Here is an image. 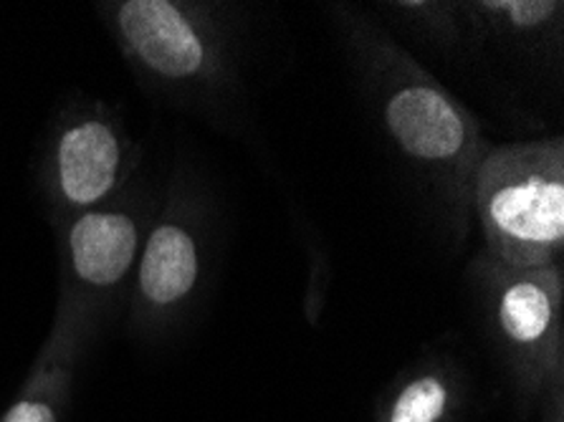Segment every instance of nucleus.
<instances>
[{
	"mask_svg": "<svg viewBox=\"0 0 564 422\" xmlns=\"http://www.w3.org/2000/svg\"><path fill=\"white\" fill-rule=\"evenodd\" d=\"M486 240L517 269L546 266L562 251V142L501 148L486 158L476 183Z\"/></svg>",
	"mask_w": 564,
	"mask_h": 422,
	"instance_id": "obj_1",
	"label": "nucleus"
},
{
	"mask_svg": "<svg viewBox=\"0 0 564 422\" xmlns=\"http://www.w3.org/2000/svg\"><path fill=\"white\" fill-rule=\"evenodd\" d=\"M124 39L158 74L183 79L198 72L205 48L193 25L165 0H130L119 11Z\"/></svg>",
	"mask_w": 564,
	"mask_h": 422,
	"instance_id": "obj_2",
	"label": "nucleus"
},
{
	"mask_svg": "<svg viewBox=\"0 0 564 422\" xmlns=\"http://www.w3.org/2000/svg\"><path fill=\"white\" fill-rule=\"evenodd\" d=\"M390 132L408 154L421 160H451L464 152L471 127L446 94L431 86H408L390 99Z\"/></svg>",
	"mask_w": 564,
	"mask_h": 422,
	"instance_id": "obj_3",
	"label": "nucleus"
},
{
	"mask_svg": "<svg viewBox=\"0 0 564 422\" xmlns=\"http://www.w3.org/2000/svg\"><path fill=\"white\" fill-rule=\"evenodd\" d=\"M119 165V144L105 125L87 122L68 129L58 148L62 187L68 201L89 205L109 193Z\"/></svg>",
	"mask_w": 564,
	"mask_h": 422,
	"instance_id": "obj_4",
	"label": "nucleus"
},
{
	"mask_svg": "<svg viewBox=\"0 0 564 422\" xmlns=\"http://www.w3.org/2000/svg\"><path fill=\"white\" fill-rule=\"evenodd\" d=\"M137 248L134 223L127 215L91 213L72 230L76 273L94 286L117 283L130 269Z\"/></svg>",
	"mask_w": 564,
	"mask_h": 422,
	"instance_id": "obj_5",
	"label": "nucleus"
},
{
	"mask_svg": "<svg viewBox=\"0 0 564 422\" xmlns=\"http://www.w3.org/2000/svg\"><path fill=\"white\" fill-rule=\"evenodd\" d=\"M195 275L198 253L193 238L175 226H162L152 232L140 271L144 296L155 304H173L193 289Z\"/></svg>",
	"mask_w": 564,
	"mask_h": 422,
	"instance_id": "obj_6",
	"label": "nucleus"
},
{
	"mask_svg": "<svg viewBox=\"0 0 564 422\" xmlns=\"http://www.w3.org/2000/svg\"><path fill=\"white\" fill-rule=\"evenodd\" d=\"M503 332L517 342H536L550 329L554 316V301L550 291L534 281H519L501 296Z\"/></svg>",
	"mask_w": 564,
	"mask_h": 422,
	"instance_id": "obj_7",
	"label": "nucleus"
},
{
	"mask_svg": "<svg viewBox=\"0 0 564 422\" xmlns=\"http://www.w3.org/2000/svg\"><path fill=\"white\" fill-rule=\"evenodd\" d=\"M443 410H446V387L435 377H423L400 394L390 422H435Z\"/></svg>",
	"mask_w": 564,
	"mask_h": 422,
	"instance_id": "obj_8",
	"label": "nucleus"
},
{
	"mask_svg": "<svg viewBox=\"0 0 564 422\" xmlns=\"http://www.w3.org/2000/svg\"><path fill=\"white\" fill-rule=\"evenodd\" d=\"M486 8L507 13L517 25L534 29V25L550 21L557 13L560 3H550V0H509V3H489Z\"/></svg>",
	"mask_w": 564,
	"mask_h": 422,
	"instance_id": "obj_9",
	"label": "nucleus"
},
{
	"mask_svg": "<svg viewBox=\"0 0 564 422\" xmlns=\"http://www.w3.org/2000/svg\"><path fill=\"white\" fill-rule=\"evenodd\" d=\"M3 422H56L54 412L41 402H19Z\"/></svg>",
	"mask_w": 564,
	"mask_h": 422,
	"instance_id": "obj_10",
	"label": "nucleus"
}]
</instances>
